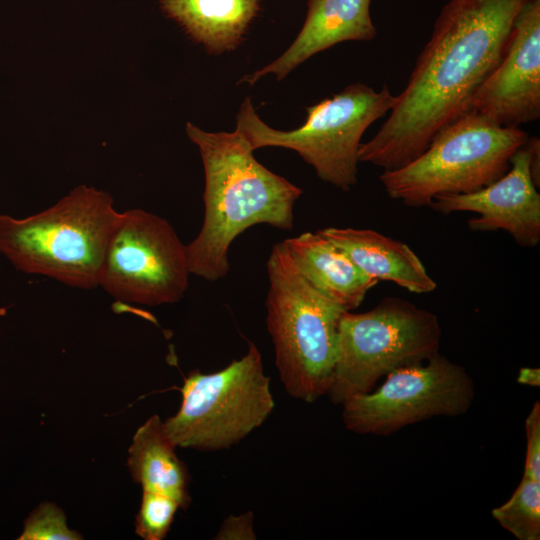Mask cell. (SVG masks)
<instances>
[{
	"instance_id": "obj_1",
	"label": "cell",
	"mask_w": 540,
	"mask_h": 540,
	"mask_svg": "<svg viewBox=\"0 0 540 540\" xmlns=\"http://www.w3.org/2000/svg\"><path fill=\"white\" fill-rule=\"evenodd\" d=\"M530 0H448L388 118L359 162L383 171L405 166L445 126L470 110L480 84L503 58L514 20Z\"/></svg>"
},
{
	"instance_id": "obj_2",
	"label": "cell",
	"mask_w": 540,
	"mask_h": 540,
	"mask_svg": "<svg viewBox=\"0 0 540 540\" xmlns=\"http://www.w3.org/2000/svg\"><path fill=\"white\" fill-rule=\"evenodd\" d=\"M186 132L199 148L205 175L203 224L186 245L189 269L217 281L230 270L232 242L249 227L293 228L294 205L303 191L259 163L237 130L207 132L187 123Z\"/></svg>"
},
{
	"instance_id": "obj_3",
	"label": "cell",
	"mask_w": 540,
	"mask_h": 540,
	"mask_svg": "<svg viewBox=\"0 0 540 540\" xmlns=\"http://www.w3.org/2000/svg\"><path fill=\"white\" fill-rule=\"evenodd\" d=\"M121 218L108 193L81 185L26 218L0 214V252L25 273L93 289Z\"/></svg>"
},
{
	"instance_id": "obj_4",
	"label": "cell",
	"mask_w": 540,
	"mask_h": 540,
	"mask_svg": "<svg viewBox=\"0 0 540 540\" xmlns=\"http://www.w3.org/2000/svg\"><path fill=\"white\" fill-rule=\"evenodd\" d=\"M266 323L286 392L311 403L327 395L345 309L315 289L299 272L283 242L267 260Z\"/></svg>"
},
{
	"instance_id": "obj_5",
	"label": "cell",
	"mask_w": 540,
	"mask_h": 540,
	"mask_svg": "<svg viewBox=\"0 0 540 540\" xmlns=\"http://www.w3.org/2000/svg\"><path fill=\"white\" fill-rule=\"evenodd\" d=\"M529 134L467 111L441 129L426 150L405 166L383 171L388 196L413 208L439 195L478 191L502 177Z\"/></svg>"
},
{
	"instance_id": "obj_6",
	"label": "cell",
	"mask_w": 540,
	"mask_h": 540,
	"mask_svg": "<svg viewBox=\"0 0 540 540\" xmlns=\"http://www.w3.org/2000/svg\"><path fill=\"white\" fill-rule=\"evenodd\" d=\"M397 101L384 84L379 91L364 83L345 87L332 98L307 107L305 123L291 131L266 125L246 98L237 115L236 130L253 150L282 147L296 151L324 182L348 191L357 183L358 151L367 128Z\"/></svg>"
},
{
	"instance_id": "obj_7",
	"label": "cell",
	"mask_w": 540,
	"mask_h": 540,
	"mask_svg": "<svg viewBox=\"0 0 540 540\" xmlns=\"http://www.w3.org/2000/svg\"><path fill=\"white\" fill-rule=\"evenodd\" d=\"M441 338L438 317L402 298L387 297L362 313L344 311L327 396L342 405L372 391L388 373L439 353Z\"/></svg>"
},
{
	"instance_id": "obj_8",
	"label": "cell",
	"mask_w": 540,
	"mask_h": 540,
	"mask_svg": "<svg viewBox=\"0 0 540 540\" xmlns=\"http://www.w3.org/2000/svg\"><path fill=\"white\" fill-rule=\"evenodd\" d=\"M178 412L163 426L176 447L227 449L260 427L274 409L270 378L253 342L247 353L214 373L192 371L181 388Z\"/></svg>"
},
{
	"instance_id": "obj_9",
	"label": "cell",
	"mask_w": 540,
	"mask_h": 540,
	"mask_svg": "<svg viewBox=\"0 0 540 540\" xmlns=\"http://www.w3.org/2000/svg\"><path fill=\"white\" fill-rule=\"evenodd\" d=\"M474 382L466 369L437 353L400 367L377 388L345 401V427L360 435L387 436L432 417H456L470 409Z\"/></svg>"
},
{
	"instance_id": "obj_10",
	"label": "cell",
	"mask_w": 540,
	"mask_h": 540,
	"mask_svg": "<svg viewBox=\"0 0 540 540\" xmlns=\"http://www.w3.org/2000/svg\"><path fill=\"white\" fill-rule=\"evenodd\" d=\"M190 274L187 247L166 219L143 209L122 212L100 287L121 302L171 304L183 298Z\"/></svg>"
},
{
	"instance_id": "obj_11",
	"label": "cell",
	"mask_w": 540,
	"mask_h": 540,
	"mask_svg": "<svg viewBox=\"0 0 540 540\" xmlns=\"http://www.w3.org/2000/svg\"><path fill=\"white\" fill-rule=\"evenodd\" d=\"M470 111L504 127L540 118V0L517 14L508 48L475 91Z\"/></svg>"
},
{
	"instance_id": "obj_12",
	"label": "cell",
	"mask_w": 540,
	"mask_h": 540,
	"mask_svg": "<svg viewBox=\"0 0 540 540\" xmlns=\"http://www.w3.org/2000/svg\"><path fill=\"white\" fill-rule=\"evenodd\" d=\"M429 207L443 215L478 214L468 220L473 232L506 231L526 248L540 242V194L531 176L525 144L515 152L509 170L498 180L475 192L439 195Z\"/></svg>"
},
{
	"instance_id": "obj_13",
	"label": "cell",
	"mask_w": 540,
	"mask_h": 540,
	"mask_svg": "<svg viewBox=\"0 0 540 540\" xmlns=\"http://www.w3.org/2000/svg\"><path fill=\"white\" fill-rule=\"evenodd\" d=\"M371 0H309L305 22L290 47L276 60L244 76L239 83L254 84L272 73L277 80L316 53L343 41H371L377 29L370 15Z\"/></svg>"
},
{
	"instance_id": "obj_14",
	"label": "cell",
	"mask_w": 540,
	"mask_h": 540,
	"mask_svg": "<svg viewBox=\"0 0 540 540\" xmlns=\"http://www.w3.org/2000/svg\"><path fill=\"white\" fill-rule=\"evenodd\" d=\"M303 277L321 294L351 311L363 302L378 280L360 270L349 256L319 231L283 241Z\"/></svg>"
},
{
	"instance_id": "obj_15",
	"label": "cell",
	"mask_w": 540,
	"mask_h": 540,
	"mask_svg": "<svg viewBox=\"0 0 540 540\" xmlns=\"http://www.w3.org/2000/svg\"><path fill=\"white\" fill-rule=\"evenodd\" d=\"M318 231L371 278L393 282L416 294L437 287L420 258L402 241L371 229L327 227Z\"/></svg>"
},
{
	"instance_id": "obj_16",
	"label": "cell",
	"mask_w": 540,
	"mask_h": 540,
	"mask_svg": "<svg viewBox=\"0 0 540 540\" xmlns=\"http://www.w3.org/2000/svg\"><path fill=\"white\" fill-rule=\"evenodd\" d=\"M160 3L168 17L214 54L233 50L260 9L259 0H160Z\"/></svg>"
},
{
	"instance_id": "obj_17",
	"label": "cell",
	"mask_w": 540,
	"mask_h": 540,
	"mask_svg": "<svg viewBox=\"0 0 540 540\" xmlns=\"http://www.w3.org/2000/svg\"><path fill=\"white\" fill-rule=\"evenodd\" d=\"M175 448L160 417L153 415L137 429L127 465L143 491L167 495L177 501L181 509H187L191 502L190 476Z\"/></svg>"
},
{
	"instance_id": "obj_18",
	"label": "cell",
	"mask_w": 540,
	"mask_h": 540,
	"mask_svg": "<svg viewBox=\"0 0 540 540\" xmlns=\"http://www.w3.org/2000/svg\"><path fill=\"white\" fill-rule=\"evenodd\" d=\"M491 514L518 540H539L540 481L523 476L511 497Z\"/></svg>"
},
{
	"instance_id": "obj_19",
	"label": "cell",
	"mask_w": 540,
	"mask_h": 540,
	"mask_svg": "<svg viewBox=\"0 0 540 540\" xmlns=\"http://www.w3.org/2000/svg\"><path fill=\"white\" fill-rule=\"evenodd\" d=\"M180 505L173 498L156 492L143 491L135 520L136 533L145 540L166 537Z\"/></svg>"
},
{
	"instance_id": "obj_20",
	"label": "cell",
	"mask_w": 540,
	"mask_h": 540,
	"mask_svg": "<svg viewBox=\"0 0 540 540\" xmlns=\"http://www.w3.org/2000/svg\"><path fill=\"white\" fill-rule=\"evenodd\" d=\"M19 540H80L66 524L64 512L54 503H42L25 520Z\"/></svg>"
},
{
	"instance_id": "obj_21",
	"label": "cell",
	"mask_w": 540,
	"mask_h": 540,
	"mask_svg": "<svg viewBox=\"0 0 540 540\" xmlns=\"http://www.w3.org/2000/svg\"><path fill=\"white\" fill-rule=\"evenodd\" d=\"M526 454L523 476L540 481V402L535 401L525 419Z\"/></svg>"
},
{
	"instance_id": "obj_22",
	"label": "cell",
	"mask_w": 540,
	"mask_h": 540,
	"mask_svg": "<svg viewBox=\"0 0 540 540\" xmlns=\"http://www.w3.org/2000/svg\"><path fill=\"white\" fill-rule=\"evenodd\" d=\"M253 513L247 512L239 516L231 515L227 517L219 531L217 532L215 539L217 540H253L256 539L255 532L253 530Z\"/></svg>"
},
{
	"instance_id": "obj_23",
	"label": "cell",
	"mask_w": 540,
	"mask_h": 540,
	"mask_svg": "<svg viewBox=\"0 0 540 540\" xmlns=\"http://www.w3.org/2000/svg\"><path fill=\"white\" fill-rule=\"evenodd\" d=\"M525 146L530 154V171L535 186L540 187V140L538 137L527 139Z\"/></svg>"
},
{
	"instance_id": "obj_24",
	"label": "cell",
	"mask_w": 540,
	"mask_h": 540,
	"mask_svg": "<svg viewBox=\"0 0 540 540\" xmlns=\"http://www.w3.org/2000/svg\"><path fill=\"white\" fill-rule=\"evenodd\" d=\"M517 382L522 385L539 387L540 369L535 367H522L519 369Z\"/></svg>"
}]
</instances>
